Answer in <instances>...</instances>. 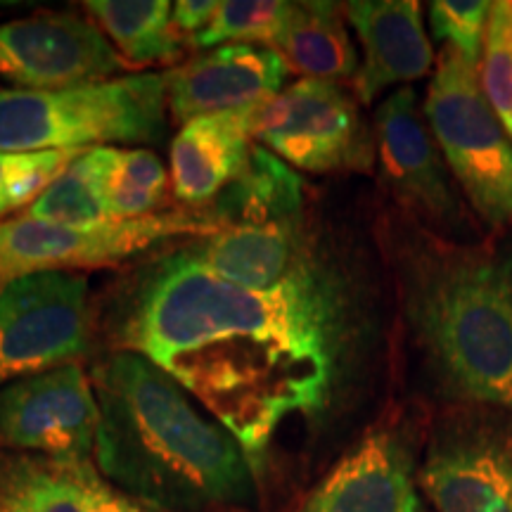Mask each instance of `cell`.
Segmentation results:
<instances>
[{
    "label": "cell",
    "mask_w": 512,
    "mask_h": 512,
    "mask_svg": "<svg viewBox=\"0 0 512 512\" xmlns=\"http://www.w3.org/2000/svg\"><path fill=\"white\" fill-rule=\"evenodd\" d=\"M344 15L356 29L363 62L354 76V91L370 105L389 86L413 83L430 74L434 50L415 0H354Z\"/></svg>",
    "instance_id": "cell-15"
},
{
    "label": "cell",
    "mask_w": 512,
    "mask_h": 512,
    "mask_svg": "<svg viewBox=\"0 0 512 512\" xmlns=\"http://www.w3.org/2000/svg\"><path fill=\"white\" fill-rule=\"evenodd\" d=\"M290 10L292 3L283 0H226L219 3L214 19L200 34L192 36L190 43L195 48L230 46V43H245V46L264 43L266 48H273L290 19Z\"/></svg>",
    "instance_id": "cell-24"
},
{
    "label": "cell",
    "mask_w": 512,
    "mask_h": 512,
    "mask_svg": "<svg viewBox=\"0 0 512 512\" xmlns=\"http://www.w3.org/2000/svg\"><path fill=\"white\" fill-rule=\"evenodd\" d=\"M422 112L477 221L489 233L510 230L512 138L486 100L479 67L444 46Z\"/></svg>",
    "instance_id": "cell-5"
},
{
    "label": "cell",
    "mask_w": 512,
    "mask_h": 512,
    "mask_svg": "<svg viewBox=\"0 0 512 512\" xmlns=\"http://www.w3.org/2000/svg\"><path fill=\"white\" fill-rule=\"evenodd\" d=\"M418 484L437 512H512V411L453 403L434 425Z\"/></svg>",
    "instance_id": "cell-9"
},
{
    "label": "cell",
    "mask_w": 512,
    "mask_h": 512,
    "mask_svg": "<svg viewBox=\"0 0 512 512\" xmlns=\"http://www.w3.org/2000/svg\"><path fill=\"white\" fill-rule=\"evenodd\" d=\"M0 494L19 512H138L93 463L22 456L0 460Z\"/></svg>",
    "instance_id": "cell-17"
},
{
    "label": "cell",
    "mask_w": 512,
    "mask_h": 512,
    "mask_svg": "<svg viewBox=\"0 0 512 512\" xmlns=\"http://www.w3.org/2000/svg\"><path fill=\"white\" fill-rule=\"evenodd\" d=\"M252 145L245 110L183 124L171 143V181L178 200L195 209L209 207L245 171Z\"/></svg>",
    "instance_id": "cell-18"
},
{
    "label": "cell",
    "mask_w": 512,
    "mask_h": 512,
    "mask_svg": "<svg viewBox=\"0 0 512 512\" xmlns=\"http://www.w3.org/2000/svg\"><path fill=\"white\" fill-rule=\"evenodd\" d=\"M91 382L100 406L93 460L128 498L162 512L254 503L256 467L245 448L162 368L121 349L95 366Z\"/></svg>",
    "instance_id": "cell-3"
},
{
    "label": "cell",
    "mask_w": 512,
    "mask_h": 512,
    "mask_svg": "<svg viewBox=\"0 0 512 512\" xmlns=\"http://www.w3.org/2000/svg\"><path fill=\"white\" fill-rule=\"evenodd\" d=\"M216 10H219L216 0H181V3L174 5L171 22H174L178 34H190L192 38L214 19Z\"/></svg>",
    "instance_id": "cell-28"
},
{
    "label": "cell",
    "mask_w": 512,
    "mask_h": 512,
    "mask_svg": "<svg viewBox=\"0 0 512 512\" xmlns=\"http://www.w3.org/2000/svg\"><path fill=\"white\" fill-rule=\"evenodd\" d=\"M354 339L351 294L316 249L266 292L228 283L183 249L140 275L117 325L119 347L174 377L254 467L283 422L328 408Z\"/></svg>",
    "instance_id": "cell-1"
},
{
    "label": "cell",
    "mask_w": 512,
    "mask_h": 512,
    "mask_svg": "<svg viewBox=\"0 0 512 512\" xmlns=\"http://www.w3.org/2000/svg\"><path fill=\"white\" fill-rule=\"evenodd\" d=\"M219 230L221 223L207 209L162 211L88 228L55 226L27 216L0 221V290L24 275L114 266L178 235L207 238Z\"/></svg>",
    "instance_id": "cell-7"
},
{
    "label": "cell",
    "mask_w": 512,
    "mask_h": 512,
    "mask_svg": "<svg viewBox=\"0 0 512 512\" xmlns=\"http://www.w3.org/2000/svg\"><path fill=\"white\" fill-rule=\"evenodd\" d=\"M197 264L242 290L266 292L280 285L313 252L304 216L223 226L185 247Z\"/></svg>",
    "instance_id": "cell-16"
},
{
    "label": "cell",
    "mask_w": 512,
    "mask_h": 512,
    "mask_svg": "<svg viewBox=\"0 0 512 512\" xmlns=\"http://www.w3.org/2000/svg\"><path fill=\"white\" fill-rule=\"evenodd\" d=\"M491 5L489 0H437L430 5L432 34L479 67Z\"/></svg>",
    "instance_id": "cell-27"
},
{
    "label": "cell",
    "mask_w": 512,
    "mask_h": 512,
    "mask_svg": "<svg viewBox=\"0 0 512 512\" xmlns=\"http://www.w3.org/2000/svg\"><path fill=\"white\" fill-rule=\"evenodd\" d=\"M88 280L79 273L24 275L0 290V387L76 363L88 351Z\"/></svg>",
    "instance_id": "cell-10"
},
{
    "label": "cell",
    "mask_w": 512,
    "mask_h": 512,
    "mask_svg": "<svg viewBox=\"0 0 512 512\" xmlns=\"http://www.w3.org/2000/svg\"><path fill=\"white\" fill-rule=\"evenodd\" d=\"M86 150H53L10 155L0 152V216L36 200Z\"/></svg>",
    "instance_id": "cell-26"
},
{
    "label": "cell",
    "mask_w": 512,
    "mask_h": 512,
    "mask_svg": "<svg viewBox=\"0 0 512 512\" xmlns=\"http://www.w3.org/2000/svg\"><path fill=\"white\" fill-rule=\"evenodd\" d=\"M0 512H19V510L8 501V498L0 494Z\"/></svg>",
    "instance_id": "cell-29"
},
{
    "label": "cell",
    "mask_w": 512,
    "mask_h": 512,
    "mask_svg": "<svg viewBox=\"0 0 512 512\" xmlns=\"http://www.w3.org/2000/svg\"><path fill=\"white\" fill-rule=\"evenodd\" d=\"M207 211L223 226L304 216V183L292 166L278 162L264 145L254 143L245 171L209 204Z\"/></svg>",
    "instance_id": "cell-20"
},
{
    "label": "cell",
    "mask_w": 512,
    "mask_h": 512,
    "mask_svg": "<svg viewBox=\"0 0 512 512\" xmlns=\"http://www.w3.org/2000/svg\"><path fill=\"white\" fill-rule=\"evenodd\" d=\"M344 17V5L337 3H292L290 19L271 50L304 79L339 81L356 76L358 57Z\"/></svg>",
    "instance_id": "cell-19"
},
{
    "label": "cell",
    "mask_w": 512,
    "mask_h": 512,
    "mask_svg": "<svg viewBox=\"0 0 512 512\" xmlns=\"http://www.w3.org/2000/svg\"><path fill=\"white\" fill-rule=\"evenodd\" d=\"M166 74L83 86L0 91V152L93 150L102 143H155L164 136Z\"/></svg>",
    "instance_id": "cell-4"
},
{
    "label": "cell",
    "mask_w": 512,
    "mask_h": 512,
    "mask_svg": "<svg viewBox=\"0 0 512 512\" xmlns=\"http://www.w3.org/2000/svg\"><path fill=\"white\" fill-rule=\"evenodd\" d=\"M166 0H91L86 10L98 19L100 31L112 38L121 55L133 64L174 62L181 41Z\"/></svg>",
    "instance_id": "cell-21"
},
{
    "label": "cell",
    "mask_w": 512,
    "mask_h": 512,
    "mask_svg": "<svg viewBox=\"0 0 512 512\" xmlns=\"http://www.w3.org/2000/svg\"><path fill=\"white\" fill-rule=\"evenodd\" d=\"M290 67L271 48L230 43L166 74V105L181 124L271 100L285 88Z\"/></svg>",
    "instance_id": "cell-13"
},
{
    "label": "cell",
    "mask_w": 512,
    "mask_h": 512,
    "mask_svg": "<svg viewBox=\"0 0 512 512\" xmlns=\"http://www.w3.org/2000/svg\"><path fill=\"white\" fill-rule=\"evenodd\" d=\"M408 446L396 432H368L299 512H427Z\"/></svg>",
    "instance_id": "cell-14"
},
{
    "label": "cell",
    "mask_w": 512,
    "mask_h": 512,
    "mask_svg": "<svg viewBox=\"0 0 512 512\" xmlns=\"http://www.w3.org/2000/svg\"><path fill=\"white\" fill-rule=\"evenodd\" d=\"M479 81L486 100L512 138V0L491 5Z\"/></svg>",
    "instance_id": "cell-25"
},
{
    "label": "cell",
    "mask_w": 512,
    "mask_h": 512,
    "mask_svg": "<svg viewBox=\"0 0 512 512\" xmlns=\"http://www.w3.org/2000/svg\"><path fill=\"white\" fill-rule=\"evenodd\" d=\"M254 143L309 174H370L375 131L337 81L302 79L271 100L245 107Z\"/></svg>",
    "instance_id": "cell-6"
},
{
    "label": "cell",
    "mask_w": 512,
    "mask_h": 512,
    "mask_svg": "<svg viewBox=\"0 0 512 512\" xmlns=\"http://www.w3.org/2000/svg\"><path fill=\"white\" fill-rule=\"evenodd\" d=\"M27 219L55 223L67 228H88L112 221L105 207L98 181L95 147L74 159L34 202L29 204Z\"/></svg>",
    "instance_id": "cell-23"
},
{
    "label": "cell",
    "mask_w": 512,
    "mask_h": 512,
    "mask_svg": "<svg viewBox=\"0 0 512 512\" xmlns=\"http://www.w3.org/2000/svg\"><path fill=\"white\" fill-rule=\"evenodd\" d=\"M373 131L382 181L403 216L441 238L479 240L482 226L448 169L411 86L382 100Z\"/></svg>",
    "instance_id": "cell-8"
},
{
    "label": "cell",
    "mask_w": 512,
    "mask_h": 512,
    "mask_svg": "<svg viewBox=\"0 0 512 512\" xmlns=\"http://www.w3.org/2000/svg\"><path fill=\"white\" fill-rule=\"evenodd\" d=\"M138 512H162V510H157V508H150V505H140V510Z\"/></svg>",
    "instance_id": "cell-30"
},
{
    "label": "cell",
    "mask_w": 512,
    "mask_h": 512,
    "mask_svg": "<svg viewBox=\"0 0 512 512\" xmlns=\"http://www.w3.org/2000/svg\"><path fill=\"white\" fill-rule=\"evenodd\" d=\"M384 249L437 392L512 411V228L458 242L401 216L384 230Z\"/></svg>",
    "instance_id": "cell-2"
},
{
    "label": "cell",
    "mask_w": 512,
    "mask_h": 512,
    "mask_svg": "<svg viewBox=\"0 0 512 512\" xmlns=\"http://www.w3.org/2000/svg\"><path fill=\"white\" fill-rule=\"evenodd\" d=\"M100 406L79 363L0 387V448L93 463Z\"/></svg>",
    "instance_id": "cell-11"
},
{
    "label": "cell",
    "mask_w": 512,
    "mask_h": 512,
    "mask_svg": "<svg viewBox=\"0 0 512 512\" xmlns=\"http://www.w3.org/2000/svg\"><path fill=\"white\" fill-rule=\"evenodd\" d=\"M124 60L100 27L74 15L0 24V76L29 91L107 81Z\"/></svg>",
    "instance_id": "cell-12"
},
{
    "label": "cell",
    "mask_w": 512,
    "mask_h": 512,
    "mask_svg": "<svg viewBox=\"0 0 512 512\" xmlns=\"http://www.w3.org/2000/svg\"><path fill=\"white\" fill-rule=\"evenodd\" d=\"M98 181L110 219H143L155 214L166 192V171L147 150L95 147Z\"/></svg>",
    "instance_id": "cell-22"
}]
</instances>
